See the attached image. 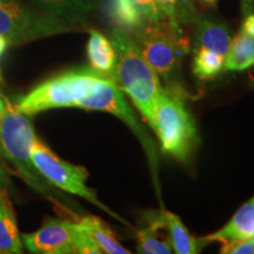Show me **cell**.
<instances>
[{
	"mask_svg": "<svg viewBox=\"0 0 254 254\" xmlns=\"http://www.w3.org/2000/svg\"><path fill=\"white\" fill-rule=\"evenodd\" d=\"M231 40L230 30L226 25L212 19L201 20L196 28L195 49L205 47L215 51L222 56H226Z\"/></svg>",
	"mask_w": 254,
	"mask_h": 254,
	"instance_id": "16",
	"label": "cell"
},
{
	"mask_svg": "<svg viewBox=\"0 0 254 254\" xmlns=\"http://www.w3.org/2000/svg\"><path fill=\"white\" fill-rule=\"evenodd\" d=\"M7 46H8L7 39H6L5 37L0 36V57L2 56V53L5 52V50L7 49Z\"/></svg>",
	"mask_w": 254,
	"mask_h": 254,
	"instance_id": "25",
	"label": "cell"
},
{
	"mask_svg": "<svg viewBox=\"0 0 254 254\" xmlns=\"http://www.w3.org/2000/svg\"><path fill=\"white\" fill-rule=\"evenodd\" d=\"M165 225L161 219L160 212L152 213L148 218V226L135 231L138 252L144 254H170L173 252L170 239H163L159 236V231Z\"/></svg>",
	"mask_w": 254,
	"mask_h": 254,
	"instance_id": "15",
	"label": "cell"
},
{
	"mask_svg": "<svg viewBox=\"0 0 254 254\" xmlns=\"http://www.w3.org/2000/svg\"><path fill=\"white\" fill-rule=\"evenodd\" d=\"M155 2L163 18L180 26L178 23V0H155Z\"/></svg>",
	"mask_w": 254,
	"mask_h": 254,
	"instance_id": "23",
	"label": "cell"
},
{
	"mask_svg": "<svg viewBox=\"0 0 254 254\" xmlns=\"http://www.w3.org/2000/svg\"><path fill=\"white\" fill-rule=\"evenodd\" d=\"M31 159L34 167L43 176L47 182L59 187L60 190L65 192L72 193L80 198L87 200L88 202L93 204L110 214L111 217L125 224L126 226L132 227L129 222L123 219L120 215L114 213L112 209H110L106 205L103 204L98 199L95 190L90 189L86 185V180L88 178V172L85 167L77 166L64 161L58 155L53 153L47 146L37 139L31 151Z\"/></svg>",
	"mask_w": 254,
	"mask_h": 254,
	"instance_id": "6",
	"label": "cell"
},
{
	"mask_svg": "<svg viewBox=\"0 0 254 254\" xmlns=\"http://www.w3.org/2000/svg\"><path fill=\"white\" fill-rule=\"evenodd\" d=\"M32 253L39 254H100L99 246L75 221L46 218L39 230L21 236Z\"/></svg>",
	"mask_w": 254,
	"mask_h": 254,
	"instance_id": "9",
	"label": "cell"
},
{
	"mask_svg": "<svg viewBox=\"0 0 254 254\" xmlns=\"http://www.w3.org/2000/svg\"><path fill=\"white\" fill-rule=\"evenodd\" d=\"M254 237V195L238 209L237 213L220 230L200 238L202 243H232Z\"/></svg>",
	"mask_w": 254,
	"mask_h": 254,
	"instance_id": "10",
	"label": "cell"
},
{
	"mask_svg": "<svg viewBox=\"0 0 254 254\" xmlns=\"http://www.w3.org/2000/svg\"><path fill=\"white\" fill-rule=\"evenodd\" d=\"M243 33L254 38V14L247 15L243 23Z\"/></svg>",
	"mask_w": 254,
	"mask_h": 254,
	"instance_id": "24",
	"label": "cell"
},
{
	"mask_svg": "<svg viewBox=\"0 0 254 254\" xmlns=\"http://www.w3.org/2000/svg\"><path fill=\"white\" fill-rule=\"evenodd\" d=\"M37 1L49 13L75 26L81 23L93 9L92 0H37Z\"/></svg>",
	"mask_w": 254,
	"mask_h": 254,
	"instance_id": "18",
	"label": "cell"
},
{
	"mask_svg": "<svg viewBox=\"0 0 254 254\" xmlns=\"http://www.w3.org/2000/svg\"><path fill=\"white\" fill-rule=\"evenodd\" d=\"M0 81H1V73H0Z\"/></svg>",
	"mask_w": 254,
	"mask_h": 254,
	"instance_id": "28",
	"label": "cell"
},
{
	"mask_svg": "<svg viewBox=\"0 0 254 254\" xmlns=\"http://www.w3.org/2000/svg\"><path fill=\"white\" fill-rule=\"evenodd\" d=\"M111 41L117 53L111 80L131 98L146 120L164 92L159 74L146 62L128 33L116 28L111 33Z\"/></svg>",
	"mask_w": 254,
	"mask_h": 254,
	"instance_id": "1",
	"label": "cell"
},
{
	"mask_svg": "<svg viewBox=\"0 0 254 254\" xmlns=\"http://www.w3.org/2000/svg\"><path fill=\"white\" fill-rule=\"evenodd\" d=\"M87 57L93 71L111 79L117 60L116 49L111 39L99 31L92 30L87 43Z\"/></svg>",
	"mask_w": 254,
	"mask_h": 254,
	"instance_id": "13",
	"label": "cell"
},
{
	"mask_svg": "<svg viewBox=\"0 0 254 254\" xmlns=\"http://www.w3.org/2000/svg\"><path fill=\"white\" fill-rule=\"evenodd\" d=\"M36 140V133L27 116L5 100L4 111L0 114V152L11 161L27 185L50 199L49 189L38 176L31 159V151Z\"/></svg>",
	"mask_w": 254,
	"mask_h": 254,
	"instance_id": "3",
	"label": "cell"
},
{
	"mask_svg": "<svg viewBox=\"0 0 254 254\" xmlns=\"http://www.w3.org/2000/svg\"><path fill=\"white\" fill-rule=\"evenodd\" d=\"M106 13L117 30L132 34L146 21L132 0H105Z\"/></svg>",
	"mask_w": 254,
	"mask_h": 254,
	"instance_id": "17",
	"label": "cell"
},
{
	"mask_svg": "<svg viewBox=\"0 0 254 254\" xmlns=\"http://www.w3.org/2000/svg\"><path fill=\"white\" fill-rule=\"evenodd\" d=\"M224 64L225 56L205 47H198L193 59V73L200 80H211L222 71Z\"/></svg>",
	"mask_w": 254,
	"mask_h": 254,
	"instance_id": "20",
	"label": "cell"
},
{
	"mask_svg": "<svg viewBox=\"0 0 254 254\" xmlns=\"http://www.w3.org/2000/svg\"><path fill=\"white\" fill-rule=\"evenodd\" d=\"M0 253H23V239L7 190L0 187Z\"/></svg>",
	"mask_w": 254,
	"mask_h": 254,
	"instance_id": "11",
	"label": "cell"
},
{
	"mask_svg": "<svg viewBox=\"0 0 254 254\" xmlns=\"http://www.w3.org/2000/svg\"><path fill=\"white\" fill-rule=\"evenodd\" d=\"M252 66H254V38L241 32L231 40L225 56L224 67L227 71H245Z\"/></svg>",
	"mask_w": 254,
	"mask_h": 254,
	"instance_id": "19",
	"label": "cell"
},
{
	"mask_svg": "<svg viewBox=\"0 0 254 254\" xmlns=\"http://www.w3.org/2000/svg\"><path fill=\"white\" fill-rule=\"evenodd\" d=\"M77 28L67 21L49 13H38L17 0H0V36L8 45L55 36Z\"/></svg>",
	"mask_w": 254,
	"mask_h": 254,
	"instance_id": "7",
	"label": "cell"
},
{
	"mask_svg": "<svg viewBox=\"0 0 254 254\" xmlns=\"http://www.w3.org/2000/svg\"><path fill=\"white\" fill-rule=\"evenodd\" d=\"M182 33L180 26L163 18L146 21L129 36L152 68L167 78L177 71L183 56L189 51V40Z\"/></svg>",
	"mask_w": 254,
	"mask_h": 254,
	"instance_id": "5",
	"label": "cell"
},
{
	"mask_svg": "<svg viewBox=\"0 0 254 254\" xmlns=\"http://www.w3.org/2000/svg\"><path fill=\"white\" fill-rule=\"evenodd\" d=\"M132 1L144 17L145 21H158L163 19L155 0H132Z\"/></svg>",
	"mask_w": 254,
	"mask_h": 254,
	"instance_id": "22",
	"label": "cell"
},
{
	"mask_svg": "<svg viewBox=\"0 0 254 254\" xmlns=\"http://www.w3.org/2000/svg\"><path fill=\"white\" fill-rule=\"evenodd\" d=\"M74 221L80 226V228L92 240L99 246L103 253L109 254H129L128 250L125 249L122 244L119 243L118 238L111 230V227L100 218L94 217V215H85V217H79V215L72 214Z\"/></svg>",
	"mask_w": 254,
	"mask_h": 254,
	"instance_id": "12",
	"label": "cell"
},
{
	"mask_svg": "<svg viewBox=\"0 0 254 254\" xmlns=\"http://www.w3.org/2000/svg\"><path fill=\"white\" fill-rule=\"evenodd\" d=\"M77 107L87 111H101V112L113 114V116L118 117L120 120H123L132 129V132L141 142L142 147L145 148L146 155H147L148 161L151 164L152 172H153L155 180V187H157L159 194L160 193L158 184L159 160L154 142L151 139L150 134L146 132L141 123L139 122V119L136 118L131 106L126 101L123 91L114 84V81L106 77L101 78L94 90L87 97L79 101Z\"/></svg>",
	"mask_w": 254,
	"mask_h": 254,
	"instance_id": "8",
	"label": "cell"
},
{
	"mask_svg": "<svg viewBox=\"0 0 254 254\" xmlns=\"http://www.w3.org/2000/svg\"><path fill=\"white\" fill-rule=\"evenodd\" d=\"M201 1L206 2V4H207V5L213 6V5H215V2H217V0H201Z\"/></svg>",
	"mask_w": 254,
	"mask_h": 254,
	"instance_id": "26",
	"label": "cell"
},
{
	"mask_svg": "<svg viewBox=\"0 0 254 254\" xmlns=\"http://www.w3.org/2000/svg\"><path fill=\"white\" fill-rule=\"evenodd\" d=\"M104 75L93 69H81L50 79L18 100V111L25 116H34L43 111L77 107L81 99L94 90Z\"/></svg>",
	"mask_w": 254,
	"mask_h": 254,
	"instance_id": "4",
	"label": "cell"
},
{
	"mask_svg": "<svg viewBox=\"0 0 254 254\" xmlns=\"http://www.w3.org/2000/svg\"><path fill=\"white\" fill-rule=\"evenodd\" d=\"M4 107H5V101L0 99V114H1L2 111H4Z\"/></svg>",
	"mask_w": 254,
	"mask_h": 254,
	"instance_id": "27",
	"label": "cell"
},
{
	"mask_svg": "<svg viewBox=\"0 0 254 254\" xmlns=\"http://www.w3.org/2000/svg\"><path fill=\"white\" fill-rule=\"evenodd\" d=\"M222 254H254V237L249 239L232 241L221 246Z\"/></svg>",
	"mask_w": 254,
	"mask_h": 254,
	"instance_id": "21",
	"label": "cell"
},
{
	"mask_svg": "<svg viewBox=\"0 0 254 254\" xmlns=\"http://www.w3.org/2000/svg\"><path fill=\"white\" fill-rule=\"evenodd\" d=\"M165 153L186 161L199 142L194 122L180 98L164 91L146 119Z\"/></svg>",
	"mask_w": 254,
	"mask_h": 254,
	"instance_id": "2",
	"label": "cell"
},
{
	"mask_svg": "<svg viewBox=\"0 0 254 254\" xmlns=\"http://www.w3.org/2000/svg\"><path fill=\"white\" fill-rule=\"evenodd\" d=\"M1 174H2V173H1V170H0V176H1Z\"/></svg>",
	"mask_w": 254,
	"mask_h": 254,
	"instance_id": "29",
	"label": "cell"
},
{
	"mask_svg": "<svg viewBox=\"0 0 254 254\" xmlns=\"http://www.w3.org/2000/svg\"><path fill=\"white\" fill-rule=\"evenodd\" d=\"M161 219L168 232L171 244H172L173 252L178 254H194L200 252V244L202 243L200 239H196L190 234V232L183 224L182 219L177 214L168 212L166 209L160 211Z\"/></svg>",
	"mask_w": 254,
	"mask_h": 254,
	"instance_id": "14",
	"label": "cell"
}]
</instances>
